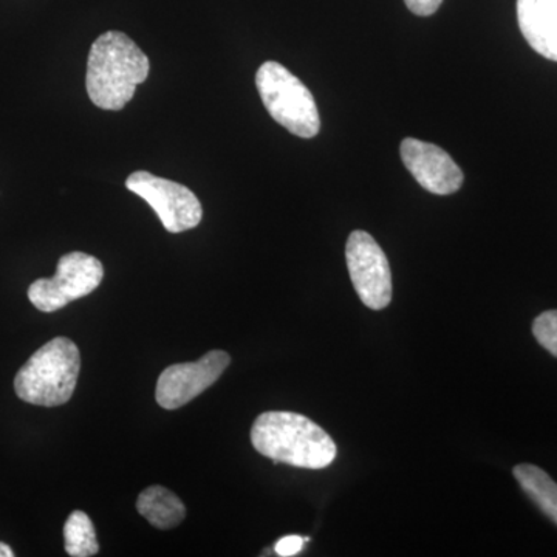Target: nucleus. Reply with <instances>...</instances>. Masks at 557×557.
I'll list each match as a JSON object with an SVG mask.
<instances>
[{"label": "nucleus", "instance_id": "nucleus-1", "mask_svg": "<svg viewBox=\"0 0 557 557\" xmlns=\"http://www.w3.org/2000/svg\"><path fill=\"white\" fill-rule=\"evenodd\" d=\"M149 60L121 32H108L91 44L86 87L90 101L102 110H121L149 76Z\"/></svg>", "mask_w": 557, "mask_h": 557}, {"label": "nucleus", "instance_id": "nucleus-2", "mask_svg": "<svg viewBox=\"0 0 557 557\" xmlns=\"http://www.w3.org/2000/svg\"><path fill=\"white\" fill-rule=\"evenodd\" d=\"M251 443L263 457L296 468H327L338 454L324 429L295 412L274 410L256 418Z\"/></svg>", "mask_w": 557, "mask_h": 557}, {"label": "nucleus", "instance_id": "nucleus-3", "mask_svg": "<svg viewBox=\"0 0 557 557\" xmlns=\"http://www.w3.org/2000/svg\"><path fill=\"white\" fill-rule=\"evenodd\" d=\"M79 370L78 346L61 336L49 341L22 366L14 379V391L22 401L57 408L73 397Z\"/></svg>", "mask_w": 557, "mask_h": 557}, {"label": "nucleus", "instance_id": "nucleus-4", "mask_svg": "<svg viewBox=\"0 0 557 557\" xmlns=\"http://www.w3.org/2000/svg\"><path fill=\"white\" fill-rule=\"evenodd\" d=\"M256 86L271 119L296 137H317L321 129L317 101L288 69L274 61L263 62L256 75Z\"/></svg>", "mask_w": 557, "mask_h": 557}, {"label": "nucleus", "instance_id": "nucleus-5", "mask_svg": "<svg viewBox=\"0 0 557 557\" xmlns=\"http://www.w3.org/2000/svg\"><path fill=\"white\" fill-rule=\"evenodd\" d=\"M104 277L101 260L86 252L73 251L62 256L57 274L38 278L28 288V299L44 313L64 309L73 300L86 298L100 287Z\"/></svg>", "mask_w": 557, "mask_h": 557}, {"label": "nucleus", "instance_id": "nucleus-6", "mask_svg": "<svg viewBox=\"0 0 557 557\" xmlns=\"http://www.w3.org/2000/svg\"><path fill=\"white\" fill-rule=\"evenodd\" d=\"M126 188L157 212L164 230L170 233H183L200 225L203 209L196 194L186 186L138 171L127 177Z\"/></svg>", "mask_w": 557, "mask_h": 557}, {"label": "nucleus", "instance_id": "nucleus-7", "mask_svg": "<svg viewBox=\"0 0 557 557\" xmlns=\"http://www.w3.org/2000/svg\"><path fill=\"white\" fill-rule=\"evenodd\" d=\"M348 273L366 307L386 309L392 300L391 265L383 249L366 231H354L346 245Z\"/></svg>", "mask_w": 557, "mask_h": 557}, {"label": "nucleus", "instance_id": "nucleus-8", "mask_svg": "<svg viewBox=\"0 0 557 557\" xmlns=\"http://www.w3.org/2000/svg\"><path fill=\"white\" fill-rule=\"evenodd\" d=\"M230 362L226 351L212 350L199 361L170 366L161 372L157 381V403L166 410L188 405L223 375Z\"/></svg>", "mask_w": 557, "mask_h": 557}, {"label": "nucleus", "instance_id": "nucleus-9", "mask_svg": "<svg viewBox=\"0 0 557 557\" xmlns=\"http://www.w3.org/2000/svg\"><path fill=\"white\" fill-rule=\"evenodd\" d=\"M401 160L421 188L437 196H449L463 185V172L446 150L421 139L406 138L399 146Z\"/></svg>", "mask_w": 557, "mask_h": 557}, {"label": "nucleus", "instance_id": "nucleus-10", "mask_svg": "<svg viewBox=\"0 0 557 557\" xmlns=\"http://www.w3.org/2000/svg\"><path fill=\"white\" fill-rule=\"evenodd\" d=\"M518 21L531 49L557 62V0H518Z\"/></svg>", "mask_w": 557, "mask_h": 557}, {"label": "nucleus", "instance_id": "nucleus-11", "mask_svg": "<svg viewBox=\"0 0 557 557\" xmlns=\"http://www.w3.org/2000/svg\"><path fill=\"white\" fill-rule=\"evenodd\" d=\"M137 509L150 525L159 530H171L186 518V507L177 494L164 486L153 485L141 491L137 498Z\"/></svg>", "mask_w": 557, "mask_h": 557}, {"label": "nucleus", "instance_id": "nucleus-12", "mask_svg": "<svg viewBox=\"0 0 557 557\" xmlns=\"http://www.w3.org/2000/svg\"><path fill=\"white\" fill-rule=\"evenodd\" d=\"M523 493L527 494L539 509L557 527V483L549 478L544 469L534 465L522 463L512 469Z\"/></svg>", "mask_w": 557, "mask_h": 557}, {"label": "nucleus", "instance_id": "nucleus-13", "mask_svg": "<svg viewBox=\"0 0 557 557\" xmlns=\"http://www.w3.org/2000/svg\"><path fill=\"white\" fill-rule=\"evenodd\" d=\"M65 552L72 557H90L98 555L97 533L89 516L83 511H73L64 525Z\"/></svg>", "mask_w": 557, "mask_h": 557}, {"label": "nucleus", "instance_id": "nucleus-14", "mask_svg": "<svg viewBox=\"0 0 557 557\" xmlns=\"http://www.w3.org/2000/svg\"><path fill=\"white\" fill-rule=\"evenodd\" d=\"M533 335L548 354L557 358V310L544 311L534 319Z\"/></svg>", "mask_w": 557, "mask_h": 557}, {"label": "nucleus", "instance_id": "nucleus-15", "mask_svg": "<svg viewBox=\"0 0 557 557\" xmlns=\"http://www.w3.org/2000/svg\"><path fill=\"white\" fill-rule=\"evenodd\" d=\"M307 539L299 536H287L278 539L276 545H274V552H276L277 556L282 557H292L298 555L300 549H302L304 544H306Z\"/></svg>", "mask_w": 557, "mask_h": 557}, {"label": "nucleus", "instance_id": "nucleus-16", "mask_svg": "<svg viewBox=\"0 0 557 557\" xmlns=\"http://www.w3.org/2000/svg\"><path fill=\"white\" fill-rule=\"evenodd\" d=\"M406 7L417 16H432L437 13L443 0H405Z\"/></svg>", "mask_w": 557, "mask_h": 557}, {"label": "nucleus", "instance_id": "nucleus-17", "mask_svg": "<svg viewBox=\"0 0 557 557\" xmlns=\"http://www.w3.org/2000/svg\"><path fill=\"white\" fill-rule=\"evenodd\" d=\"M14 553L9 545L3 544V542H0V557H13Z\"/></svg>", "mask_w": 557, "mask_h": 557}]
</instances>
